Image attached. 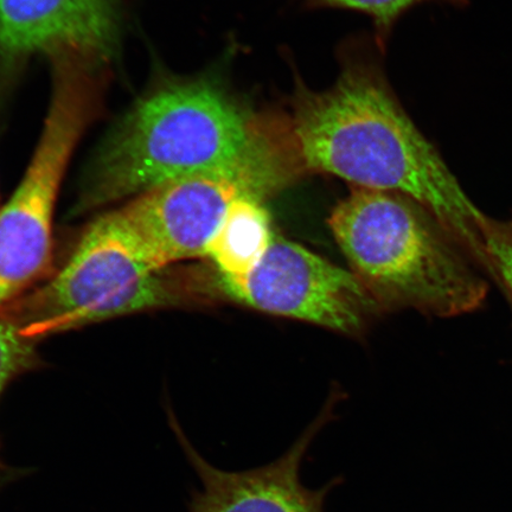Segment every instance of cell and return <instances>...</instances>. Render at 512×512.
<instances>
[{"label":"cell","instance_id":"12","mask_svg":"<svg viewBox=\"0 0 512 512\" xmlns=\"http://www.w3.org/2000/svg\"><path fill=\"white\" fill-rule=\"evenodd\" d=\"M312 5L324 8L354 10L366 14L373 19L377 30L387 35L394 23L415 5L440 2L466 8L470 0H309Z\"/></svg>","mask_w":512,"mask_h":512},{"label":"cell","instance_id":"1","mask_svg":"<svg viewBox=\"0 0 512 512\" xmlns=\"http://www.w3.org/2000/svg\"><path fill=\"white\" fill-rule=\"evenodd\" d=\"M287 133L299 171L335 176L354 188L393 192L420 204L490 278L486 214L373 69L349 67L322 93L303 89Z\"/></svg>","mask_w":512,"mask_h":512},{"label":"cell","instance_id":"10","mask_svg":"<svg viewBox=\"0 0 512 512\" xmlns=\"http://www.w3.org/2000/svg\"><path fill=\"white\" fill-rule=\"evenodd\" d=\"M261 201L258 197L245 195L229 208L207 252V258L216 267L217 277H246L270 248L274 234L270 215Z\"/></svg>","mask_w":512,"mask_h":512},{"label":"cell","instance_id":"5","mask_svg":"<svg viewBox=\"0 0 512 512\" xmlns=\"http://www.w3.org/2000/svg\"><path fill=\"white\" fill-rule=\"evenodd\" d=\"M51 60L53 98L40 143L21 184L0 209V311L48 267L57 195L98 98L94 63L67 54Z\"/></svg>","mask_w":512,"mask_h":512},{"label":"cell","instance_id":"9","mask_svg":"<svg viewBox=\"0 0 512 512\" xmlns=\"http://www.w3.org/2000/svg\"><path fill=\"white\" fill-rule=\"evenodd\" d=\"M330 418L325 412L284 456L246 471H223L209 464L183 439L185 453L202 482L189 512H325L326 497L343 483L336 477L322 488H306L302 466L316 435Z\"/></svg>","mask_w":512,"mask_h":512},{"label":"cell","instance_id":"7","mask_svg":"<svg viewBox=\"0 0 512 512\" xmlns=\"http://www.w3.org/2000/svg\"><path fill=\"white\" fill-rule=\"evenodd\" d=\"M245 195L255 196L234 178L194 175L146 190L117 211L152 260L169 267L207 256L229 208Z\"/></svg>","mask_w":512,"mask_h":512},{"label":"cell","instance_id":"3","mask_svg":"<svg viewBox=\"0 0 512 512\" xmlns=\"http://www.w3.org/2000/svg\"><path fill=\"white\" fill-rule=\"evenodd\" d=\"M329 226L382 310L454 318L485 304L489 281L435 217L405 196L354 188Z\"/></svg>","mask_w":512,"mask_h":512},{"label":"cell","instance_id":"4","mask_svg":"<svg viewBox=\"0 0 512 512\" xmlns=\"http://www.w3.org/2000/svg\"><path fill=\"white\" fill-rule=\"evenodd\" d=\"M200 275L177 265L158 266L114 210L88 227L56 277L6 306L0 317L32 341L113 317L187 304L207 293Z\"/></svg>","mask_w":512,"mask_h":512},{"label":"cell","instance_id":"6","mask_svg":"<svg viewBox=\"0 0 512 512\" xmlns=\"http://www.w3.org/2000/svg\"><path fill=\"white\" fill-rule=\"evenodd\" d=\"M216 285L254 310L350 336L361 334L382 311L354 272L275 235L251 273L238 279L217 277Z\"/></svg>","mask_w":512,"mask_h":512},{"label":"cell","instance_id":"11","mask_svg":"<svg viewBox=\"0 0 512 512\" xmlns=\"http://www.w3.org/2000/svg\"><path fill=\"white\" fill-rule=\"evenodd\" d=\"M483 238L490 279L502 288L512 305V217L501 220L486 215Z\"/></svg>","mask_w":512,"mask_h":512},{"label":"cell","instance_id":"8","mask_svg":"<svg viewBox=\"0 0 512 512\" xmlns=\"http://www.w3.org/2000/svg\"><path fill=\"white\" fill-rule=\"evenodd\" d=\"M118 0H0V59L70 54L110 60L119 42Z\"/></svg>","mask_w":512,"mask_h":512},{"label":"cell","instance_id":"2","mask_svg":"<svg viewBox=\"0 0 512 512\" xmlns=\"http://www.w3.org/2000/svg\"><path fill=\"white\" fill-rule=\"evenodd\" d=\"M203 174L234 178L262 200L298 171L290 151L223 88L208 80L170 82L140 100L102 144L79 209Z\"/></svg>","mask_w":512,"mask_h":512},{"label":"cell","instance_id":"13","mask_svg":"<svg viewBox=\"0 0 512 512\" xmlns=\"http://www.w3.org/2000/svg\"><path fill=\"white\" fill-rule=\"evenodd\" d=\"M30 342L16 325L0 317V394L12 377L32 361L34 351Z\"/></svg>","mask_w":512,"mask_h":512}]
</instances>
